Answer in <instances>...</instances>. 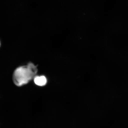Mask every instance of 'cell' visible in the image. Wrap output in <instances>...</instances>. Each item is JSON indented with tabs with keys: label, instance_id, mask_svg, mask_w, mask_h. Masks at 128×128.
I'll return each mask as SVG.
<instances>
[{
	"label": "cell",
	"instance_id": "obj_3",
	"mask_svg": "<svg viewBox=\"0 0 128 128\" xmlns=\"http://www.w3.org/2000/svg\"></svg>",
	"mask_w": 128,
	"mask_h": 128
},
{
	"label": "cell",
	"instance_id": "obj_1",
	"mask_svg": "<svg viewBox=\"0 0 128 128\" xmlns=\"http://www.w3.org/2000/svg\"><path fill=\"white\" fill-rule=\"evenodd\" d=\"M38 71L37 66L30 63L26 66L18 68L13 74L12 80L16 86H20L34 79Z\"/></svg>",
	"mask_w": 128,
	"mask_h": 128
},
{
	"label": "cell",
	"instance_id": "obj_2",
	"mask_svg": "<svg viewBox=\"0 0 128 128\" xmlns=\"http://www.w3.org/2000/svg\"><path fill=\"white\" fill-rule=\"evenodd\" d=\"M35 84L39 86H44L47 83V79L45 76H36L34 79Z\"/></svg>",
	"mask_w": 128,
	"mask_h": 128
}]
</instances>
